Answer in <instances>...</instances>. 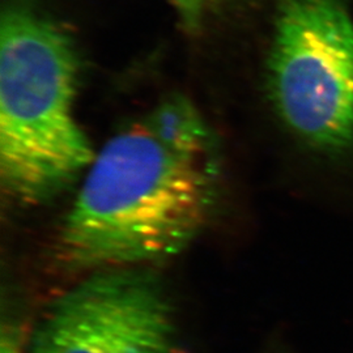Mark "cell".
<instances>
[{
  "label": "cell",
  "mask_w": 353,
  "mask_h": 353,
  "mask_svg": "<svg viewBox=\"0 0 353 353\" xmlns=\"http://www.w3.org/2000/svg\"><path fill=\"white\" fill-rule=\"evenodd\" d=\"M195 106L173 97L96 153L57 240L71 270L138 268L195 240L214 210L219 166Z\"/></svg>",
  "instance_id": "1"
},
{
  "label": "cell",
  "mask_w": 353,
  "mask_h": 353,
  "mask_svg": "<svg viewBox=\"0 0 353 353\" xmlns=\"http://www.w3.org/2000/svg\"><path fill=\"white\" fill-rule=\"evenodd\" d=\"M79 57L72 38L41 13L12 4L0 26V176L24 204L55 196L96 152L76 121Z\"/></svg>",
  "instance_id": "2"
},
{
  "label": "cell",
  "mask_w": 353,
  "mask_h": 353,
  "mask_svg": "<svg viewBox=\"0 0 353 353\" xmlns=\"http://www.w3.org/2000/svg\"><path fill=\"white\" fill-rule=\"evenodd\" d=\"M270 94L300 139L321 151L353 145V19L341 0H287L268 59Z\"/></svg>",
  "instance_id": "3"
},
{
  "label": "cell",
  "mask_w": 353,
  "mask_h": 353,
  "mask_svg": "<svg viewBox=\"0 0 353 353\" xmlns=\"http://www.w3.org/2000/svg\"><path fill=\"white\" fill-rule=\"evenodd\" d=\"M32 353H186L160 283L137 268L94 271L57 299Z\"/></svg>",
  "instance_id": "4"
},
{
  "label": "cell",
  "mask_w": 353,
  "mask_h": 353,
  "mask_svg": "<svg viewBox=\"0 0 353 353\" xmlns=\"http://www.w3.org/2000/svg\"><path fill=\"white\" fill-rule=\"evenodd\" d=\"M0 353H24L21 332L14 325H3L0 338Z\"/></svg>",
  "instance_id": "5"
},
{
  "label": "cell",
  "mask_w": 353,
  "mask_h": 353,
  "mask_svg": "<svg viewBox=\"0 0 353 353\" xmlns=\"http://www.w3.org/2000/svg\"><path fill=\"white\" fill-rule=\"evenodd\" d=\"M188 26H195L199 20L202 0H172Z\"/></svg>",
  "instance_id": "6"
}]
</instances>
